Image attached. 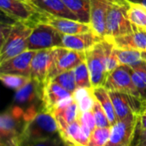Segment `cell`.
I'll use <instances>...</instances> for the list:
<instances>
[{"instance_id":"6da1fadb","label":"cell","mask_w":146,"mask_h":146,"mask_svg":"<svg viewBox=\"0 0 146 146\" xmlns=\"http://www.w3.org/2000/svg\"><path fill=\"white\" fill-rule=\"evenodd\" d=\"M32 31V27L21 21L2 25L0 63L27 50V41Z\"/></svg>"},{"instance_id":"7a4b0ae2","label":"cell","mask_w":146,"mask_h":146,"mask_svg":"<svg viewBox=\"0 0 146 146\" xmlns=\"http://www.w3.org/2000/svg\"><path fill=\"white\" fill-rule=\"evenodd\" d=\"M130 2L127 0H109L104 39H110L135 31L127 17Z\"/></svg>"},{"instance_id":"3957f363","label":"cell","mask_w":146,"mask_h":146,"mask_svg":"<svg viewBox=\"0 0 146 146\" xmlns=\"http://www.w3.org/2000/svg\"><path fill=\"white\" fill-rule=\"evenodd\" d=\"M59 134L55 117L50 113L40 110L26 121L21 134V141L46 140Z\"/></svg>"},{"instance_id":"277c9868","label":"cell","mask_w":146,"mask_h":146,"mask_svg":"<svg viewBox=\"0 0 146 146\" xmlns=\"http://www.w3.org/2000/svg\"><path fill=\"white\" fill-rule=\"evenodd\" d=\"M24 110L14 106L0 118V146H20L21 134L25 126Z\"/></svg>"},{"instance_id":"5b68a950","label":"cell","mask_w":146,"mask_h":146,"mask_svg":"<svg viewBox=\"0 0 146 146\" xmlns=\"http://www.w3.org/2000/svg\"><path fill=\"white\" fill-rule=\"evenodd\" d=\"M2 12L15 21L23 22L33 28L43 23L45 14L39 11L33 4L21 0H0Z\"/></svg>"},{"instance_id":"8992f818","label":"cell","mask_w":146,"mask_h":146,"mask_svg":"<svg viewBox=\"0 0 146 146\" xmlns=\"http://www.w3.org/2000/svg\"><path fill=\"white\" fill-rule=\"evenodd\" d=\"M86 62L90 72L92 88L104 86L109 76L106 67L104 39L86 51Z\"/></svg>"},{"instance_id":"52a82bcc","label":"cell","mask_w":146,"mask_h":146,"mask_svg":"<svg viewBox=\"0 0 146 146\" xmlns=\"http://www.w3.org/2000/svg\"><path fill=\"white\" fill-rule=\"evenodd\" d=\"M62 37L58 30L47 23H39L33 28L28 38L27 50H41L55 47H62Z\"/></svg>"},{"instance_id":"ba28073f","label":"cell","mask_w":146,"mask_h":146,"mask_svg":"<svg viewBox=\"0 0 146 146\" xmlns=\"http://www.w3.org/2000/svg\"><path fill=\"white\" fill-rule=\"evenodd\" d=\"M44 85L38 81L31 79V80L20 90L16 91L15 96V104L16 106L21 108V106H27L24 110L27 115H34L38 110L37 107L42 106Z\"/></svg>"},{"instance_id":"9c48e42d","label":"cell","mask_w":146,"mask_h":146,"mask_svg":"<svg viewBox=\"0 0 146 146\" xmlns=\"http://www.w3.org/2000/svg\"><path fill=\"white\" fill-rule=\"evenodd\" d=\"M104 87L109 92H123L139 98L133 80L132 68L127 65H121L112 71L109 74Z\"/></svg>"},{"instance_id":"30bf717a","label":"cell","mask_w":146,"mask_h":146,"mask_svg":"<svg viewBox=\"0 0 146 146\" xmlns=\"http://www.w3.org/2000/svg\"><path fill=\"white\" fill-rule=\"evenodd\" d=\"M86 61V52L76 51L64 47H55L54 63L49 75L51 80L57 74L74 69L78 65Z\"/></svg>"},{"instance_id":"8fae6325","label":"cell","mask_w":146,"mask_h":146,"mask_svg":"<svg viewBox=\"0 0 146 146\" xmlns=\"http://www.w3.org/2000/svg\"><path fill=\"white\" fill-rule=\"evenodd\" d=\"M138 125V117L131 115L112 126L110 139L105 146H131Z\"/></svg>"},{"instance_id":"7c38bea8","label":"cell","mask_w":146,"mask_h":146,"mask_svg":"<svg viewBox=\"0 0 146 146\" xmlns=\"http://www.w3.org/2000/svg\"><path fill=\"white\" fill-rule=\"evenodd\" d=\"M109 92L118 121H121L131 115L138 117L145 104V101L127 93L118 92Z\"/></svg>"},{"instance_id":"4fadbf2b","label":"cell","mask_w":146,"mask_h":146,"mask_svg":"<svg viewBox=\"0 0 146 146\" xmlns=\"http://www.w3.org/2000/svg\"><path fill=\"white\" fill-rule=\"evenodd\" d=\"M55 48L37 50L31 63V79L44 85L54 63Z\"/></svg>"},{"instance_id":"5bb4252c","label":"cell","mask_w":146,"mask_h":146,"mask_svg":"<svg viewBox=\"0 0 146 146\" xmlns=\"http://www.w3.org/2000/svg\"><path fill=\"white\" fill-rule=\"evenodd\" d=\"M73 97V94L53 80L44 85L42 98V110L52 115L55 110L64 101Z\"/></svg>"},{"instance_id":"9a60e30c","label":"cell","mask_w":146,"mask_h":146,"mask_svg":"<svg viewBox=\"0 0 146 146\" xmlns=\"http://www.w3.org/2000/svg\"><path fill=\"white\" fill-rule=\"evenodd\" d=\"M35 50H26L6 62L0 63V74H13L30 77L31 63Z\"/></svg>"},{"instance_id":"2e32d148","label":"cell","mask_w":146,"mask_h":146,"mask_svg":"<svg viewBox=\"0 0 146 146\" xmlns=\"http://www.w3.org/2000/svg\"><path fill=\"white\" fill-rule=\"evenodd\" d=\"M60 136L69 146H87L92 131L79 120L58 128Z\"/></svg>"},{"instance_id":"e0dca14e","label":"cell","mask_w":146,"mask_h":146,"mask_svg":"<svg viewBox=\"0 0 146 146\" xmlns=\"http://www.w3.org/2000/svg\"><path fill=\"white\" fill-rule=\"evenodd\" d=\"M43 23L51 25L63 35H74L92 31L90 24L84 23L77 20L55 17L48 15H45Z\"/></svg>"},{"instance_id":"ac0fdd59","label":"cell","mask_w":146,"mask_h":146,"mask_svg":"<svg viewBox=\"0 0 146 146\" xmlns=\"http://www.w3.org/2000/svg\"><path fill=\"white\" fill-rule=\"evenodd\" d=\"M102 40H104V38L96 34L93 31L74 35H63L62 47L76 51L86 52Z\"/></svg>"},{"instance_id":"d6986e66","label":"cell","mask_w":146,"mask_h":146,"mask_svg":"<svg viewBox=\"0 0 146 146\" xmlns=\"http://www.w3.org/2000/svg\"><path fill=\"white\" fill-rule=\"evenodd\" d=\"M92 30L104 39L106 34V16L109 0H90Z\"/></svg>"},{"instance_id":"ffe728a7","label":"cell","mask_w":146,"mask_h":146,"mask_svg":"<svg viewBox=\"0 0 146 146\" xmlns=\"http://www.w3.org/2000/svg\"><path fill=\"white\" fill-rule=\"evenodd\" d=\"M80 114V111L78 104L72 97L62 102L55 110V111L52 113V115L55 117L57 122L58 128H60L77 121L79 119Z\"/></svg>"},{"instance_id":"44dd1931","label":"cell","mask_w":146,"mask_h":146,"mask_svg":"<svg viewBox=\"0 0 146 146\" xmlns=\"http://www.w3.org/2000/svg\"><path fill=\"white\" fill-rule=\"evenodd\" d=\"M109 42L116 49L146 51V33L135 30L134 32L114 38Z\"/></svg>"},{"instance_id":"7402d4cb","label":"cell","mask_w":146,"mask_h":146,"mask_svg":"<svg viewBox=\"0 0 146 146\" xmlns=\"http://www.w3.org/2000/svg\"><path fill=\"white\" fill-rule=\"evenodd\" d=\"M32 4L45 15L79 21L62 0H32Z\"/></svg>"},{"instance_id":"603a6c76","label":"cell","mask_w":146,"mask_h":146,"mask_svg":"<svg viewBox=\"0 0 146 146\" xmlns=\"http://www.w3.org/2000/svg\"><path fill=\"white\" fill-rule=\"evenodd\" d=\"M92 91L95 98L98 99V101L100 103L101 106L104 110L111 125H115L118 121V120L109 91L104 86L92 88Z\"/></svg>"},{"instance_id":"cb8c5ba5","label":"cell","mask_w":146,"mask_h":146,"mask_svg":"<svg viewBox=\"0 0 146 146\" xmlns=\"http://www.w3.org/2000/svg\"><path fill=\"white\" fill-rule=\"evenodd\" d=\"M68 9L84 23L90 24L91 3L90 0H62Z\"/></svg>"},{"instance_id":"d4e9b609","label":"cell","mask_w":146,"mask_h":146,"mask_svg":"<svg viewBox=\"0 0 146 146\" xmlns=\"http://www.w3.org/2000/svg\"><path fill=\"white\" fill-rule=\"evenodd\" d=\"M127 17L135 30L146 33V7L134 3H130Z\"/></svg>"},{"instance_id":"484cf974","label":"cell","mask_w":146,"mask_h":146,"mask_svg":"<svg viewBox=\"0 0 146 146\" xmlns=\"http://www.w3.org/2000/svg\"><path fill=\"white\" fill-rule=\"evenodd\" d=\"M131 68L133 80L139 98L146 102V61L143 60L139 64Z\"/></svg>"},{"instance_id":"4316f807","label":"cell","mask_w":146,"mask_h":146,"mask_svg":"<svg viewBox=\"0 0 146 146\" xmlns=\"http://www.w3.org/2000/svg\"><path fill=\"white\" fill-rule=\"evenodd\" d=\"M73 98L78 104L80 111L81 113L92 110L96 99L92 88L84 87H78L73 93Z\"/></svg>"},{"instance_id":"83f0119b","label":"cell","mask_w":146,"mask_h":146,"mask_svg":"<svg viewBox=\"0 0 146 146\" xmlns=\"http://www.w3.org/2000/svg\"><path fill=\"white\" fill-rule=\"evenodd\" d=\"M115 52H116V56L121 65H127L129 67H133L144 60L142 56V51H139V50H121V49L115 48Z\"/></svg>"},{"instance_id":"f1b7e54d","label":"cell","mask_w":146,"mask_h":146,"mask_svg":"<svg viewBox=\"0 0 146 146\" xmlns=\"http://www.w3.org/2000/svg\"><path fill=\"white\" fill-rule=\"evenodd\" d=\"M0 80L5 86L18 91L31 80V77L13 74H0Z\"/></svg>"},{"instance_id":"f546056e","label":"cell","mask_w":146,"mask_h":146,"mask_svg":"<svg viewBox=\"0 0 146 146\" xmlns=\"http://www.w3.org/2000/svg\"><path fill=\"white\" fill-rule=\"evenodd\" d=\"M111 127H96L91 133L87 146H105L108 143L110 134Z\"/></svg>"},{"instance_id":"4dcf8cb0","label":"cell","mask_w":146,"mask_h":146,"mask_svg":"<svg viewBox=\"0 0 146 146\" xmlns=\"http://www.w3.org/2000/svg\"><path fill=\"white\" fill-rule=\"evenodd\" d=\"M51 80L57 83L58 85H60L62 87H63L64 89H66L72 94L77 89L74 69L61 73V74H57L56 77H54Z\"/></svg>"},{"instance_id":"1f68e13d","label":"cell","mask_w":146,"mask_h":146,"mask_svg":"<svg viewBox=\"0 0 146 146\" xmlns=\"http://www.w3.org/2000/svg\"><path fill=\"white\" fill-rule=\"evenodd\" d=\"M74 70L77 88L78 87L92 88V81H91V75H90L88 66L86 61L81 62L80 65H78Z\"/></svg>"},{"instance_id":"d6a6232c","label":"cell","mask_w":146,"mask_h":146,"mask_svg":"<svg viewBox=\"0 0 146 146\" xmlns=\"http://www.w3.org/2000/svg\"><path fill=\"white\" fill-rule=\"evenodd\" d=\"M92 111L94 115L97 127L104 128V127H112L104 110L103 109V107L101 106L100 103L98 101L97 98L95 99L94 105L92 109Z\"/></svg>"},{"instance_id":"836d02e7","label":"cell","mask_w":146,"mask_h":146,"mask_svg":"<svg viewBox=\"0 0 146 146\" xmlns=\"http://www.w3.org/2000/svg\"><path fill=\"white\" fill-rule=\"evenodd\" d=\"M65 142L59 135L49 139L46 140H37V141H21L20 146H64Z\"/></svg>"},{"instance_id":"e575fe53","label":"cell","mask_w":146,"mask_h":146,"mask_svg":"<svg viewBox=\"0 0 146 146\" xmlns=\"http://www.w3.org/2000/svg\"><path fill=\"white\" fill-rule=\"evenodd\" d=\"M79 121L86 126L92 132L97 127L96 126V121H95V118H94V115L92 113V110L89 111H86V112H80V116H79Z\"/></svg>"},{"instance_id":"d590c367","label":"cell","mask_w":146,"mask_h":146,"mask_svg":"<svg viewBox=\"0 0 146 146\" xmlns=\"http://www.w3.org/2000/svg\"><path fill=\"white\" fill-rule=\"evenodd\" d=\"M137 127L139 129L146 130V102L142 111L138 115V125Z\"/></svg>"},{"instance_id":"8d00e7d4","label":"cell","mask_w":146,"mask_h":146,"mask_svg":"<svg viewBox=\"0 0 146 146\" xmlns=\"http://www.w3.org/2000/svg\"><path fill=\"white\" fill-rule=\"evenodd\" d=\"M136 133H138V138H137L136 145H141L146 146V130L139 129L137 127Z\"/></svg>"},{"instance_id":"74e56055","label":"cell","mask_w":146,"mask_h":146,"mask_svg":"<svg viewBox=\"0 0 146 146\" xmlns=\"http://www.w3.org/2000/svg\"><path fill=\"white\" fill-rule=\"evenodd\" d=\"M130 3H139L143 6L146 7V0H127Z\"/></svg>"},{"instance_id":"f35d334b","label":"cell","mask_w":146,"mask_h":146,"mask_svg":"<svg viewBox=\"0 0 146 146\" xmlns=\"http://www.w3.org/2000/svg\"><path fill=\"white\" fill-rule=\"evenodd\" d=\"M142 56H143V59L146 61V51H142Z\"/></svg>"},{"instance_id":"ab89813d","label":"cell","mask_w":146,"mask_h":146,"mask_svg":"<svg viewBox=\"0 0 146 146\" xmlns=\"http://www.w3.org/2000/svg\"><path fill=\"white\" fill-rule=\"evenodd\" d=\"M21 1H24V2H27V3H32V0H21Z\"/></svg>"},{"instance_id":"60d3db41","label":"cell","mask_w":146,"mask_h":146,"mask_svg":"<svg viewBox=\"0 0 146 146\" xmlns=\"http://www.w3.org/2000/svg\"><path fill=\"white\" fill-rule=\"evenodd\" d=\"M133 146H145V145H134Z\"/></svg>"},{"instance_id":"b9f144b4","label":"cell","mask_w":146,"mask_h":146,"mask_svg":"<svg viewBox=\"0 0 146 146\" xmlns=\"http://www.w3.org/2000/svg\"><path fill=\"white\" fill-rule=\"evenodd\" d=\"M64 146H69V145H64Z\"/></svg>"}]
</instances>
